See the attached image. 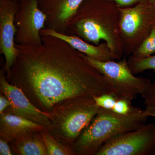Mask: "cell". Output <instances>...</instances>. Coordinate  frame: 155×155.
<instances>
[{"mask_svg": "<svg viewBox=\"0 0 155 155\" xmlns=\"http://www.w3.org/2000/svg\"><path fill=\"white\" fill-rule=\"evenodd\" d=\"M47 17L39 8L38 0H19L15 16V44L40 46V31L45 28Z\"/></svg>", "mask_w": 155, "mask_h": 155, "instance_id": "obj_7", "label": "cell"}, {"mask_svg": "<svg viewBox=\"0 0 155 155\" xmlns=\"http://www.w3.org/2000/svg\"><path fill=\"white\" fill-rule=\"evenodd\" d=\"M115 3L119 8H125L134 5L140 2L143 0H110Z\"/></svg>", "mask_w": 155, "mask_h": 155, "instance_id": "obj_21", "label": "cell"}, {"mask_svg": "<svg viewBox=\"0 0 155 155\" xmlns=\"http://www.w3.org/2000/svg\"><path fill=\"white\" fill-rule=\"evenodd\" d=\"M15 2H18L19 1V0H14Z\"/></svg>", "mask_w": 155, "mask_h": 155, "instance_id": "obj_26", "label": "cell"}, {"mask_svg": "<svg viewBox=\"0 0 155 155\" xmlns=\"http://www.w3.org/2000/svg\"><path fill=\"white\" fill-rule=\"evenodd\" d=\"M155 54V27L140 45L130 55L134 58H143Z\"/></svg>", "mask_w": 155, "mask_h": 155, "instance_id": "obj_16", "label": "cell"}, {"mask_svg": "<svg viewBox=\"0 0 155 155\" xmlns=\"http://www.w3.org/2000/svg\"><path fill=\"white\" fill-rule=\"evenodd\" d=\"M61 108L65 112L59 114L57 125L61 134L73 143L90 124L100 109L93 99L79 100Z\"/></svg>", "mask_w": 155, "mask_h": 155, "instance_id": "obj_8", "label": "cell"}, {"mask_svg": "<svg viewBox=\"0 0 155 155\" xmlns=\"http://www.w3.org/2000/svg\"><path fill=\"white\" fill-rule=\"evenodd\" d=\"M119 32L125 56L132 54L155 27V7L143 0L132 7L119 8Z\"/></svg>", "mask_w": 155, "mask_h": 155, "instance_id": "obj_4", "label": "cell"}, {"mask_svg": "<svg viewBox=\"0 0 155 155\" xmlns=\"http://www.w3.org/2000/svg\"><path fill=\"white\" fill-rule=\"evenodd\" d=\"M136 108L131 105V101L126 99H118L112 110L116 114L126 115L135 110Z\"/></svg>", "mask_w": 155, "mask_h": 155, "instance_id": "obj_19", "label": "cell"}, {"mask_svg": "<svg viewBox=\"0 0 155 155\" xmlns=\"http://www.w3.org/2000/svg\"><path fill=\"white\" fill-rule=\"evenodd\" d=\"M147 1L155 7V0H147Z\"/></svg>", "mask_w": 155, "mask_h": 155, "instance_id": "obj_25", "label": "cell"}, {"mask_svg": "<svg viewBox=\"0 0 155 155\" xmlns=\"http://www.w3.org/2000/svg\"><path fill=\"white\" fill-rule=\"evenodd\" d=\"M11 103L6 96L1 95L0 97V114H2L7 108L11 107Z\"/></svg>", "mask_w": 155, "mask_h": 155, "instance_id": "obj_23", "label": "cell"}, {"mask_svg": "<svg viewBox=\"0 0 155 155\" xmlns=\"http://www.w3.org/2000/svg\"><path fill=\"white\" fill-rule=\"evenodd\" d=\"M93 99L100 108L112 110L114 108L117 98L112 93L104 94L93 97Z\"/></svg>", "mask_w": 155, "mask_h": 155, "instance_id": "obj_18", "label": "cell"}, {"mask_svg": "<svg viewBox=\"0 0 155 155\" xmlns=\"http://www.w3.org/2000/svg\"><path fill=\"white\" fill-rule=\"evenodd\" d=\"M145 106L155 107V82L151 83L147 89L141 95Z\"/></svg>", "mask_w": 155, "mask_h": 155, "instance_id": "obj_20", "label": "cell"}, {"mask_svg": "<svg viewBox=\"0 0 155 155\" xmlns=\"http://www.w3.org/2000/svg\"><path fill=\"white\" fill-rule=\"evenodd\" d=\"M41 135L45 144L48 155H70L74 153L72 150H67L66 148L58 143L48 134L43 132Z\"/></svg>", "mask_w": 155, "mask_h": 155, "instance_id": "obj_17", "label": "cell"}, {"mask_svg": "<svg viewBox=\"0 0 155 155\" xmlns=\"http://www.w3.org/2000/svg\"><path fill=\"white\" fill-rule=\"evenodd\" d=\"M84 0H38V6L46 16L45 28L65 33L66 24Z\"/></svg>", "mask_w": 155, "mask_h": 155, "instance_id": "obj_11", "label": "cell"}, {"mask_svg": "<svg viewBox=\"0 0 155 155\" xmlns=\"http://www.w3.org/2000/svg\"><path fill=\"white\" fill-rule=\"evenodd\" d=\"M148 117L139 108L126 115L100 108L96 116L73 143L72 150L77 154L95 155L108 140L141 127L147 124Z\"/></svg>", "mask_w": 155, "mask_h": 155, "instance_id": "obj_3", "label": "cell"}, {"mask_svg": "<svg viewBox=\"0 0 155 155\" xmlns=\"http://www.w3.org/2000/svg\"><path fill=\"white\" fill-rule=\"evenodd\" d=\"M127 62L134 75L141 73L149 69L152 70L155 73V54L141 59L130 55Z\"/></svg>", "mask_w": 155, "mask_h": 155, "instance_id": "obj_15", "label": "cell"}, {"mask_svg": "<svg viewBox=\"0 0 155 155\" xmlns=\"http://www.w3.org/2000/svg\"><path fill=\"white\" fill-rule=\"evenodd\" d=\"M0 155H12L11 149L7 143V141L2 139H1L0 140Z\"/></svg>", "mask_w": 155, "mask_h": 155, "instance_id": "obj_22", "label": "cell"}, {"mask_svg": "<svg viewBox=\"0 0 155 155\" xmlns=\"http://www.w3.org/2000/svg\"><path fill=\"white\" fill-rule=\"evenodd\" d=\"M0 122L1 137L7 142L40 130L43 127L42 125L31 120L9 113L1 114Z\"/></svg>", "mask_w": 155, "mask_h": 155, "instance_id": "obj_13", "label": "cell"}, {"mask_svg": "<svg viewBox=\"0 0 155 155\" xmlns=\"http://www.w3.org/2000/svg\"><path fill=\"white\" fill-rule=\"evenodd\" d=\"M18 8V2L14 0H0V53L5 57L7 74L17 56L14 19Z\"/></svg>", "mask_w": 155, "mask_h": 155, "instance_id": "obj_9", "label": "cell"}, {"mask_svg": "<svg viewBox=\"0 0 155 155\" xmlns=\"http://www.w3.org/2000/svg\"><path fill=\"white\" fill-rule=\"evenodd\" d=\"M40 34L56 37L65 41L78 51L96 61L106 62L118 60L105 41L96 45L89 43L76 35L60 33L47 28L42 29Z\"/></svg>", "mask_w": 155, "mask_h": 155, "instance_id": "obj_12", "label": "cell"}, {"mask_svg": "<svg viewBox=\"0 0 155 155\" xmlns=\"http://www.w3.org/2000/svg\"><path fill=\"white\" fill-rule=\"evenodd\" d=\"M41 35L40 46L15 44L17 58L7 76L16 86L28 88L45 112L112 93L106 78L85 55L58 38Z\"/></svg>", "mask_w": 155, "mask_h": 155, "instance_id": "obj_1", "label": "cell"}, {"mask_svg": "<svg viewBox=\"0 0 155 155\" xmlns=\"http://www.w3.org/2000/svg\"><path fill=\"white\" fill-rule=\"evenodd\" d=\"M29 133L22 135L17 139L16 151L22 155H47L46 147L43 139L36 137L28 136Z\"/></svg>", "mask_w": 155, "mask_h": 155, "instance_id": "obj_14", "label": "cell"}, {"mask_svg": "<svg viewBox=\"0 0 155 155\" xmlns=\"http://www.w3.org/2000/svg\"><path fill=\"white\" fill-rule=\"evenodd\" d=\"M0 87L2 93L11 102L9 113L22 116L41 125H47L52 116L51 114L36 107L21 89L9 84L3 70H1L0 74Z\"/></svg>", "mask_w": 155, "mask_h": 155, "instance_id": "obj_10", "label": "cell"}, {"mask_svg": "<svg viewBox=\"0 0 155 155\" xmlns=\"http://www.w3.org/2000/svg\"><path fill=\"white\" fill-rule=\"evenodd\" d=\"M119 8L110 0H84L67 22L65 34L96 45L104 40L121 60L124 54L119 32Z\"/></svg>", "mask_w": 155, "mask_h": 155, "instance_id": "obj_2", "label": "cell"}, {"mask_svg": "<svg viewBox=\"0 0 155 155\" xmlns=\"http://www.w3.org/2000/svg\"><path fill=\"white\" fill-rule=\"evenodd\" d=\"M86 57L89 62L104 75L110 87L112 93L118 100L132 101L137 95L142 94L151 84L148 78L134 75L125 57L118 62H102Z\"/></svg>", "mask_w": 155, "mask_h": 155, "instance_id": "obj_5", "label": "cell"}, {"mask_svg": "<svg viewBox=\"0 0 155 155\" xmlns=\"http://www.w3.org/2000/svg\"><path fill=\"white\" fill-rule=\"evenodd\" d=\"M143 113L147 116H153L155 118V107L146 106V108L143 110Z\"/></svg>", "mask_w": 155, "mask_h": 155, "instance_id": "obj_24", "label": "cell"}, {"mask_svg": "<svg viewBox=\"0 0 155 155\" xmlns=\"http://www.w3.org/2000/svg\"><path fill=\"white\" fill-rule=\"evenodd\" d=\"M95 155H155V124L113 137Z\"/></svg>", "mask_w": 155, "mask_h": 155, "instance_id": "obj_6", "label": "cell"}]
</instances>
